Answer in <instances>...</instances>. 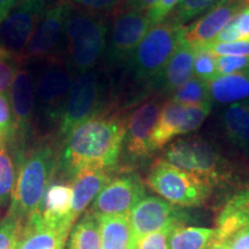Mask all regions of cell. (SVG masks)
Listing matches in <instances>:
<instances>
[{
  "instance_id": "24",
  "label": "cell",
  "mask_w": 249,
  "mask_h": 249,
  "mask_svg": "<svg viewBox=\"0 0 249 249\" xmlns=\"http://www.w3.org/2000/svg\"><path fill=\"white\" fill-rule=\"evenodd\" d=\"M211 101L219 104H234L249 99V71L219 75L209 82Z\"/></svg>"
},
{
  "instance_id": "19",
  "label": "cell",
  "mask_w": 249,
  "mask_h": 249,
  "mask_svg": "<svg viewBox=\"0 0 249 249\" xmlns=\"http://www.w3.org/2000/svg\"><path fill=\"white\" fill-rule=\"evenodd\" d=\"M71 223L76 222L80 214L86 211L103 188L111 181L110 171L101 169H86L80 171L73 179Z\"/></svg>"
},
{
  "instance_id": "35",
  "label": "cell",
  "mask_w": 249,
  "mask_h": 249,
  "mask_svg": "<svg viewBox=\"0 0 249 249\" xmlns=\"http://www.w3.org/2000/svg\"><path fill=\"white\" fill-rule=\"evenodd\" d=\"M18 65V59L0 46V93H9Z\"/></svg>"
},
{
  "instance_id": "20",
  "label": "cell",
  "mask_w": 249,
  "mask_h": 249,
  "mask_svg": "<svg viewBox=\"0 0 249 249\" xmlns=\"http://www.w3.org/2000/svg\"><path fill=\"white\" fill-rule=\"evenodd\" d=\"M67 235L64 230L46 225L38 211L24 223L17 249H64Z\"/></svg>"
},
{
  "instance_id": "45",
  "label": "cell",
  "mask_w": 249,
  "mask_h": 249,
  "mask_svg": "<svg viewBox=\"0 0 249 249\" xmlns=\"http://www.w3.org/2000/svg\"><path fill=\"white\" fill-rule=\"evenodd\" d=\"M20 0H0V6H8V7H14Z\"/></svg>"
},
{
  "instance_id": "7",
  "label": "cell",
  "mask_w": 249,
  "mask_h": 249,
  "mask_svg": "<svg viewBox=\"0 0 249 249\" xmlns=\"http://www.w3.org/2000/svg\"><path fill=\"white\" fill-rule=\"evenodd\" d=\"M71 7L67 0H59L46 9L26 50L18 59L26 62H65L66 57V22ZM66 64V62H65Z\"/></svg>"
},
{
  "instance_id": "22",
  "label": "cell",
  "mask_w": 249,
  "mask_h": 249,
  "mask_svg": "<svg viewBox=\"0 0 249 249\" xmlns=\"http://www.w3.org/2000/svg\"><path fill=\"white\" fill-rule=\"evenodd\" d=\"M196 49L188 43L181 40L166 67L158 77V83L164 91L174 92L193 77Z\"/></svg>"
},
{
  "instance_id": "10",
  "label": "cell",
  "mask_w": 249,
  "mask_h": 249,
  "mask_svg": "<svg viewBox=\"0 0 249 249\" xmlns=\"http://www.w3.org/2000/svg\"><path fill=\"white\" fill-rule=\"evenodd\" d=\"M46 12V0H20L0 24V46L20 59Z\"/></svg>"
},
{
  "instance_id": "26",
  "label": "cell",
  "mask_w": 249,
  "mask_h": 249,
  "mask_svg": "<svg viewBox=\"0 0 249 249\" xmlns=\"http://www.w3.org/2000/svg\"><path fill=\"white\" fill-rule=\"evenodd\" d=\"M214 239V229L181 225L172 230L169 246L170 249H207Z\"/></svg>"
},
{
  "instance_id": "32",
  "label": "cell",
  "mask_w": 249,
  "mask_h": 249,
  "mask_svg": "<svg viewBox=\"0 0 249 249\" xmlns=\"http://www.w3.org/2000/svg\"><path fill=\"white\" fill-rule=\"evenodd\" d=\"M196 54L193 67V76L205 82H211L218 76L217 57L208 50L196 48Z\"/></svg>"
},
{
  "instance_id": "3",
  "label": "cell",
  "mask_w": 249,
  "mask_h": 249,
  "mask_svg": "<svg viewBox=\"0 0 249 249\" xmlns=\"http://www.w3.org/2000/svg\"><path fill=\"white\" fill-rule=\"evenodd\" d=\"M108 27L102 13L71 5L66 22L65 62L74 75L93 70L104 55Z\"/></svg>"
},
{
  "instance_id": "37",
  "label": "cell",
  "mask_w": 249,
  "mask_h": 249,
  "mask_svg": "<svg viewBox=\"0 0 249 249\" xmlns=\"http://www.w3.org/2000/svg\"><path fill=\"white\" fill-rule=\"evenodd\" d=\"M218 76L244 73L249 71V55H223L217 57Z\"/></svg>"
},
{
  "instance_id": "42",
  "label": "cell",
  "mask_w": 249,
  "mask_h": 249,
  "mask_svg": "<svg viewBox=\"0 0 249 249\" xmlns=\"http://www.w3.org/2000/svg\"><path fill=\"white\" fill-rule=\"evenodd\" d=\"M229 249H249V225L239 230L230 238Z\"/></svg>"
},
{
  "instance_id": "43",
  "label": "cell",
  "mask_w": 249,
  "mask_h": 249,
  "mask_svg": "<svg viewBox=\"0 0 249 249\" xmlns=\"http://www.w3.org/2000/svg\"><path fill=\"white\" fill-rule=\"evenodd\" d=\"M207 249H229V241L213 240Z\"/></svg>"
},
{
  "instance_id": "5",
  "label": "cell",
  "mask_w": 249,
  "mask_h": 249,
  "mask_svg": "<svg viewBox=\"0 0 249 249\" xmlns=\"http://www.w3.org/2000/svg\"><path fill=\"white\" fill-rule=\"evenodd\" d=\"M147 183L164 200L182 208L202 207L213 194V183L158 158L151 165Z\"/></svg>"
},
{
  "instance_id": "8",
  "label": "cell",
  "mask_w": 249,
  "mask_h": 249,
  "mask_svg": "<svg viewBox=\"0 0 249 249\" xmlns=\"http://www.w3.org/2000/svg\"><path fill=\"white\" fill-rule=\"evenodd\" d=\"M104 83L97 71H83L74 76L59 121V138L65 141L87 120L102 113Z\"/></svg>"
},
{
  "instance_id": "41",
  "label": "cell",
  "mask_w": 249,
  "mask_h": 249,
  "mask_svg": "<svg viewBox=\"0 0 249 249\" xmlns=\"http://www.w3.org/2000/svg\"><path fill=\"white\" fill-rule=\"evenodd\" d=\"M158 0H123L120 4L121 12H147Z\"/></svg>"
},
{
  "instance_id": "30",
  "label": "cell",
  "mask_w": 249,
  "mask_h": 249,
  "mask_svg": "<svg viewBox=\"0 0 249 249\" xmlns=\"http://www.w3.org/2000/svg\"><path fill=\"white\" fill-rule=\"evenodd\" d=\"M236 40H249V4L242 8L210 43H230Z\"/></svg>"
},
{
  "instance_id": "44",
  "label": "cell",
  "mask_w": 249,
  "mask_h": 249,
  "mask_svg": "<svg viewBox=\"0 0 249 249\" xmlns=\"http://www.w3.org/2000/svg\"><path fill=\"white\" fill-rule=\"evenodd\" d=\"M13 7H8V6H0V24L4 22V20L7 18L9 11Z\"/></svg>"
},
{
  "instance_id": "15",
  "label": "cell",
  "mask_w": 249,
  "mask_h": 249,
  "mask_svg": "<svg viewBox=\"0 0 249 249\" xmlns=\"http://www.w3.org/2000/svg\"><path fill=\"white\" fill-rule=\"evenodd\" d=\"M9 102L15 124L17 150H23L22 145L34 128L35 117V76L26 65L18 68L13 83L9 89Z\"/></svg>"
},
{
  "instance_id": "18",
  "label": "cell",
  "mask_w": 249,
  "mask_h": 249,
  "mask_svg": "<svg viewBox=\"0 0 249 249\" xmlns=\"http://www.w3.org/2000/svg\"><path fill=\"white\" fill-rule=\"evenodd\" d=\"M73 191L64 183H51L46 189L39 213L43 222L50 227L64 230L70 233L73 226L71 223V209Z\"/></svg>"
},
{
  "instance_id": "39",
  "label": "cell",
  "mask_w": 249,
  "mask_h": 249,
  "mask_svg": "<svg viewBox=\"0 0 249 249\" xmlns=\"http://www.w3.org/2000/svg\"><path fill=\"white\" fill-rule=\"evenodd\" d=\"M179 2L180 0H158L152 7L147 11V17L151 26L160 23L165 18H169Z\"/></svg>"
},
{
  "instance_id": "6",
  "label": "cell",
  "mask_w": 249,
  "mask_h": 249,
  "mask_svg": "<svg viewBox=\"0 0 249 249\" xmlns=\"http://www.w3.org/2000/svg\"><path fill=\"white\" fill-rule=\"evenodd\" d=\"M161 160L210 180L213 185L231 177L230 165L209 141L201 136L179 139L165 149Z\"/></svg>"
},
{
  "instance_id": "38",
  "label": "cell",
  "mask_w": 249,
  "mask_h": 249,
  "mask_svg": "<svg viewBox=\"0 0 249 249\" xmlns=\"http://www.w3.org/2000/svg\"><path fill=\"white\" fill-rule=\"evenodd\" d=\"M174 227H166L135 241L134 249H170L169 238Z\"/></svg>"
},
{
  "instance_id": "31",
  "label": "cell",
  "mask_w": 249,
  "mask_h": 249,
  "mask_svg": "<svg viewBox=\"0 0 249 249\" xmlns=\"http://www.w3.org/2000/svg\"><path fill=\"white\" fill-rule=\"evenodd\" d=\"M220 1L223 0H180L178 6L170 14V18L181 26H185L204 12L210 11Z\"/></svg>"
},
{
  "instance_id": "12",
  "label": "cell",
  "mask_w": 249,
  "mask_h": 249,
  "mask_svg": "<svg viewBox=\"0 0 249 249\" xmlns=\"http://www.w3.org/2000/svg\"><path fill=\"white\" fill-rule=\"evenodd\" d=\"M211 105L213 104L189 107L179 104L172 99L165 103L151 135V151L155 152L158 149L164 148L177 136L192 133L200 128L203 121L209 116Z\"/></svg>"
},
{
  "instance_id": "17",
  "label": "cell",
  "mask_w": 249,
  "mask_h": 249,
  "mask_svg": "<svg viewBox=\"0 0 249 249\" xmlns=\"http://www.w3.org/2000/svg\"><path fill=\"white\" fill-rule=\"evenodd\" d=\"M248 4L249 0H223L194 23L183 26L181 40L193 46L208 44Z\"/></svg>"
},
{
  "instance_id": "27",
  "label": "cell",
  "mask_w": 249,
  "mask_h": 249,
  "mask_svg": "<svg viewBox=\"0 0 249 249\" xmlns=\"http://www.w3.org/2000/svg\"><path fill=\"white\" fill-rule=\"evenodd\" d=\"M67 249H102L98 218L90 210L73 226Z\"/></svg>"
},
{
  "instance_id": "29",
  "label": "cell",
  "mask_w": 249,
  "mask_h": 249,
  "mask_svg": "<svg viewBox=\"0 0 249 249\" xmlns=\"http://www.w3.org/2000/svg\"><path fill=\"white\" fill-rule=\"evenodd\" d=\"M15 165L7 144L0 142V209L12 200L15 187Z\"/></svg>"
},
{
  "instance_id": "36",
  "label": "cell",
  "mask_w": 249,
  "mask_h": 249,
  "mask_svg": "<svg viewBox=\"0 0 249 249\" xmlns=\"http://www.w3.org/2000/svg\"><path fill=\"white\" fill-rule=\"evenodd\" d=\"M201 48L213 53L216 57L223 55H249V40H236L230 43H209Z\"/></svg>"
},
{
  "instance_id": "9",
  "label": "cell",
  "mask_w": 249,
  "mask_h": 249,
  "mask_svg": "<svg viewBox=\"0 0 249 249\" xmlns=\"http://www.w3.org/2000/svg\"><path fill=\"white\" fill-rule=\"evenodd\" d=\"M73 76L65 62H45L37 71L35 113L44 127L59 124Z\"/></svg>"
},
{
  "instance_id": "25",
  "label": "cell",
  "mask_w": 249,
  "mask_h": 249,
  "mask_svg": "<svg viewBox=\"0 0 249 249\" xmlns=\"http://www.w3.org/2000/svg\"><path fill=\"white\" fill-rule=\"evenodd\" d=\"M223 126L230 141L249 152V99L231 104L224 111Z\"/></svg>"
},
{
  "instance_id": "14",
  "label": "cell",
  "mask_w": 249,
  "mask_h": 249,
  "mask_svg": "<svg viewBox=\"0 0 249 249\" xmlns=\"http://www.w3.org/2000/svg\"><path fill=\"white\" fill-rule=\"evenodd\" d=\"M145 196V188L135 173H124L112 179L93 200L90 211L96 217L129 214Z\"/></svg>"
},
{
  "instance_id": "11",
  "label": "cell",
  "mask_w": 249,
  "mask_h": 249,
  "mask_svg": "<svg viewBox=\"0 0 249 249\" xmlns=\"http://www.w3.org/2000/svg\"><path fill=\"white\" fill-rule=\"evenodd\" d=\"M150 28L147 12L128 11L118 14L105 50V64L108 67H117L128 62Z\"/></svg>"
},
{
  "instance_id": "23",
  "label": "cell",
  "mask_w": 249,
  "mask_h": 249,
  "mask_svg": "<svg viewBox=\"0 0 249 249\" xmlns=\"http://www.w3.org/2000/svg\"><path fill=\"white\" fill-rule=\"evenodd\" d=\"M101 227L102 249H134L129 214L97 217Z\"/></svg>"
},
{
  "instance_id": "4",
  "label": "cell",
  "mask_w": 249,
  "mask_h": 249,
  "mask_svg": "<svg viewBox=\"0 0 249 249\" xmlns=\"http://www.w3.org/2000/svg\"><path fill=\"white\" fill-rule=\"evenodd\" d=\"M182 28L170 17L151 26L128 61L134 80L148 82L160 76L181 42Z\"/></svg>"
},
{
  "instance_id": "2",
  "label": "cell",
  "mask_w": 249,
  "mask_h": 249,
  "mask_svg": "<svg viewBox=\"0 0 249 249\" xmlns=\"http://www.w3.org/2000/svg\"><path fill=\"white\" fill-rule=\"evenodd\" d=\"M18 178L8 213L23 224L38 213L54 171L55 155L50 145H42L24 154L17 150Z\"/></svg>"
},
{
  "instance_id": "40",
  "label": "cell",
  "mask_w": 249,
  "mask_h": 249,
  "mask_svg": "<svg viewBox=\"0 0 249 249\" xmlns=\"http://www.w3.org/2000/svg\"><path fill=\"white\" fill-rule=\"evenodd\" d=\"M71 5L75 4L76 7L95 12V13H104L116 8L121 4L123 0H67Z\"/></svg>"
},
{
  "instance_id": "1",
  "label": "cell",
  "mask_w": 249,
  "mask_h": 249,
  "mask_svg": "<svg viewBox=\"0 0 249 249\" xmlns=\"http://www.w3.org/2000/svg\"><path fill=\"white\" fill-rule=\"evenodd\" d=\"M126 123L120 117L98 116L77 126L64 141L59 157L60 170L73 179L80 171H111L123 150Z\"/></svg>"
},
{
  "instance_id": "21",
  "label": "cell",
  "mask_w": 249,
  "mask_h": 249,
  "mask_svg": "<svg viewBox=\"0 0 249 249\" xmlns=\"http://www.w3.org/2000/svg\"><path fill=\"white\" fill-rule=\"evenodd\" d=\"M216 225V239L222 241L249 225V186L231 196L218 214Z\"/></svg>"
},
{
  "instance_id": "34",
  "label": "cell",
  "mask_w": 249,
  "mask_h": 249,
  "mask_svg": "<svg viewBox=\"0 0 249 249\" xmlns=\"http://www.w3.org/2000/svg\"><path fill=\"white\" fill-rule=\"evenodd\" d=\"M0 139L5 144H13L15 141V124L9 96L0 93Z\"/></svg>"
},
{
  "instance_id": "33",
  "label": "cell",
  "mask_w": 249,
  "mask_h": 249,
  "mask_svg": "<svg viewBox=\"0 0 249 249\" xmlns=\"http://www.w3.org/2000/svg\"><path fill=\"white\" fill-rule=\"evenodd\" d=\"M23 225L18 218L7 213L0 222V249H17Z\"/></svg>"
},
{
  "instance_id": "28",
  "label": "cell",
  "mask_w": 249,
  "mask_h": 249,
  "mask_svg": "<svg viewBox=\"0 0 249 249\" xmlns=\"http://www.w3.org/2000/svg\"><path fill=\"white\" fill-rule=\"evenodd\" d=\"M172 101L189 107L213 104L209 83L193 76L173 92Z\"/></svg>"
},
{
  "instance_id": "16",
  "label": "cell",
  "mask_w": 249,
  "mask_h": 249,
  "mask_svg": "<svg viewBox=\"0 0 249 249\" xmlns=\"http://www.w3.org/2000/svg\"><path fill=\"white\" fill-rule=\"evenodd\" d=\"M163 103L157 99L144 102L130 114L126 123L123 148L130 160H141L152 154L150 140Z\"/></svg>"
},
{
  "instance_id": "13",
  "label": "cell",
  "mask_w": 249,
  "mask_h": 249,
  "mask_svg": "<svg viewBox=\"0 0 249 249\" xmlns=\"http://www.w3.org/2000/svg\"><path fill=\"white\" fill-rule=\"evenodd\" d=\"M189 214L182 207L172 204L157 196H144L129 213L134 240L166 227L186 225Z\"/></svg>"
},
{
  "instance_id": "46",
  "label": "cell",
  "mask_w": 249,
  "mask_h": 249,
  "mask_svg": "<svg viewBox=\"0 0 249 249\" xmlns=\"http://www.w3.org/2000/svg\"><path fill=\"white\" fill-rule=\"evenodd\" d=\"M0 142H1V139H0Z\"/></svg>"
}]
</instances>
